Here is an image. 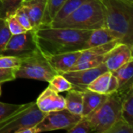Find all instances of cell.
Listing matches in <instances>:
<instances>
[{
  "mask_svg": "<svg viewBox=\"0 0 133 133\" xmlns=\"http://www.w3.org/2000/svg\"><path fill=\"white\" fill-rule=\"evenodd\" d=\"M91 31L50 26L34 30L37 48L45 57L86 48Z\"/></svg>",
  "mask_w": 133,
  "mask_h": 133,
  "instance_id": "1",
  "label": "cell"
},
{
  "mask_svg": "<svg viewBox=\"0 0 133 133\" xmlns=\"http://www.w3.org/2000/svg\"><path fill=\"white\" fill-rule=\"evenodd\" d=\"M104 27L112 31L122 43L133 46V1L100 0Z\"/></svg>",
  "mask_w": 133,
  "mask_h": 133,
  "instance_id": "2",
  "label": "cell"
},
{
  "mask_svg": "<svg viewBox=\"0 0 133 133\" xmlns=\"http://www.w3.org/2000/svg\"><path fill=\"white\" fill-rule=\"evenodd\" d=\"M50 26L93 30L104 26V12L100 0H87L62 19Z\"/></svg>",
  "mask_w": 133,
  "mask_h": 133,
  "instance_id": "3",
  "label": "cell"
},
{
  "mask_svg": "<svg viewBox=\"0 0 133 133\" xmlns=\"http://www.w3.org/2000/svg\"><path fill=\"white\" fill-rule=\"evenodd\" d=\"M85 117L90 122L94 132L106 133L122 118L121 96L117 91L109 94L105 101Z\"/></svg>",
  "mask_w": 133,
  "mask_h": 133,
  "instance_id": "4",
  "label": "cell"
},
{
  "mask_svg": "<svg viewBox=\"0 0 133 133\" xmlns=\"http://www.w3.org/2000/svg\"><path fill=\"white\" fill-rule=\"evenodd\" d=\"M58 73L52 68L48 58L40 51L20 59L16 69V77L49 82Z\"/></svg>",
  "mask_w": 133,
  "mask_h": 133,
  "instance_id": "5",
  "label": "cell"
},
{
  "mask_svg": "<svg viewBox=\"0 0 133 133\" xmlns=\"http://www.w3.org/2000/svg\"><path fill=\"white\" fill-rule=\"evenodd\" d=\"M45 115L35 102L25 104L12 116L0 122V133H16L23 129L36 126Z\"/></svg>",
  "mask_w": 133,
  "mask_h": 133,
  "instance_id": "6",
  "label": "cell"
},
{
  "mask_svg": "<svg viewBox=\"0 0 133 133\" xmlns=\"http://www.w3.org/2000/svg\"><path fill=\"white\" fill-rule=\"evenodd\" d=\"M38 50L34 30L31 29L23 34H12L1 55L21 59L33 55Z\"/></svg>",
  "mask_w": 133,
  "mask_h": 133,
  "instance_id": "7",
  "label": "cell"
},
{
  "mask_svg": "<svg viewBox=\"0 0 133 133\" xmlns=\"http://www.w3.org/2000/svg\"><path fill=\"white\" fill-rule=\"evenodd\" d=\"M81 115H75L69 111L66 108L47 113L44 118L36 125L38 133L55 130H69L77 123Z\"/></svg>",
  "mask_w": 133,
  "mask_h": 133,
  "instance_id": "8",
  "label": "cell"
},
{
  "mask_svg": "<svg viewBox=\"0 0 133 133\" xmlns=\"http://www.w3.org/2000/svg\"><path fill=\"white\" fill-rule=\"evenodd\" d=\"M108 71L104 62L100 65L86 69L68 71L61 73L72 85V89L83 92L87 90V86L95 79L101 74Z\"/></svg>",
  "mask_w": 133,
  "mask_h": 133,
  "instance_id": "9",
  "label": "cell"
},
{
  "mask_svg": "<svg viewBox=\"0 0 133 133\" xmlns=\"http://www.w3.org/2000/svg\"><path fill=\"white\" fill-rule=\"evenodd\" d=\"M133 46L125 43H119L112 48L106 55L104 64L110 72H114L133 60Z\"/></svg>",
  "mask_w": 133,
  "mask_h": 133,
  "instance_id": "10",
  "label": "cell"
},
{
  "mask_svg": "<svg viewBox=\"0 0 133 133\" xmlns=\"http://www.w3.org/2000/svg\"><path fill=\"white\" fill-rule=\"evenodd\" d=\"M35 103L37 108L45 114L65 108V97L49 87L39 95Z\"/></svg>",
  "mask_w": 133,
  "mask_h": 133,
  "instance_id": "11",
  "label": "cell"
},
{
  "mask_svg": "<svg viewBox=\"0 0 133 133\" xmlns=\"http://www.w3.org/2000/svg\"><path fill=\"white\" fill-rule=\"evenodd\" d=\"M81 54V50L53 55L46 57L58 74L69 71L77 62Z\"/></svg>",
  "mask_w": 133,
  "mask_h": 133,
  "instance_id": "12",
  "label": "cell"
},
{
  "mask_svg": "<svg viewBox=\"0 0 133 133\" xmlns=\"http://www.w3.org/2000/svg\"><path fill=\"white\" fill-rule=\"evenodd\" d=\"M46 3L47 0H27L19 5L28 16L32 29L36 30L41 26Z\"/></svg>",
  "mask_w": 133,
  "mask_h": 133,
  "instance_id": "13",
  "label": "cell"
},
{
  "mask_svg": "<svg viewBox=\"0 0 133 133\" xmlns=\"http://www.w3.org/2000/svg\"><path fill=\"white\" fill-rule=\"evenodd\" d=\"M118 82V92H122L133 87V60L129 61L117 70L112 72Z\"/></svg>",
  "mask_w": 133,
  "mask_h": 133,
  "instance_id": "14",
  "label": "cell"
},
{
  "mask_svg": "<svg viewBox=\"0 0 133 133\" xmlns=\"http://www.w3.org/2000/svg\"><path fill=\"white\" fill-rule=\"evenodd\" d=\"M83 94V104L82 117H85L90 115L94 110H95L104 101H105L109 95L106 94H99L87 89L84 90Z\"/></svg>",
  "mask_w": 133,
  "mask_h": 133,
  "instance_id": "15",
  "label": "cell"
},
{
  "mask_svg": "<svg viewBox=\"0 0 133 133\" xmlns=\"http://www.w3.org/2000/svg\"><path fill=\"white\" fill-rule=\"evenodd\" d=\"M119 43H122V41L120 40H115V41H112L104 44L84 48V49L81 50L80 56L76 63L101 57V56L106 55L112 48H114L115 45H117Z\"/></svg>",
  "mask_w": 133,
  "mask_h": 133,
  "instance_id": "16",
  "label": "cell"
},
{
  "mask_svg": "<svg viewBox=\"0 0 133 133\" xmlns=\"http://www.w3.org/2000/svg\"><path fill=\"white\" fill-rule=\"evenodd\" d=\"M115 40H119L117 36L109 29L103 26L93 30L87 41L86 48L97 45L104 44Z\"/></svg>",
  "mask_w": 133,
  "mask_h": 133,
  "instance_id": "17",
  "label": "cell"
},
{
  "mask_svg": "<svg viewBox=\"0 0 133 133\" xmlns=\"http://www.w3.org/2000/svg\"><path fill=\"white\" fill-rule=\"evenodd\" d=\"M65 100V108L72 114L81 115L83 104V94L82 91L71 89L67 91Z\"/></svg>",
  "mask_w": 133,
  "mask_h": 133,
  "instance_id": "18",
  "label": "cell"
},
{
  "mask_svg": "<svg viewBox=\"0 0 133 133\" xmlns=\"http://www.w3.org/2000/svg\"><path fill=\"white\" fill-rule=\"evenodd\" d=\"M118 93L122 99V118L133 126V87Z\"/></svg>",
  "mask_w": 133,
  "mask_h": 133,
  "instance_id": "19",
  "label": "cell"
},
{
  "mask_svg": "<svg viewBox=\"0 0 133 133\" xmlns=\"http://www.w3.org/2000/svg\"><path fill=\"white\" fill-rule=\"evenodd\" d=\"M65 2V0H47L41 26H49Z\"/></svg>",
  "mask_w": 133,
  "mask_h": 133,
  "instance_id": "20",
  "label": "cell"
},
{
  "mask_svg": "<svg viewBox=\"0 0 133 133\" xmlns=\"http://www.w3.org/2000/svg\"><path fill=\"white\" fill-rule=\"evenodd\" d=\"M111 76V72L110 71H107L101 74L87 86V89L99 94H107Z\"/></svg>",
  "mask_w": 133,
  "mask_h": 133,
  "instance_id": "21",
  "label": "cell"
},
{
  "mask_svg": "<svg viewBox=\"0 0 133 133\" xmlns=\"http://www.w3.org/2000/svg\"><path fill=\"white\" fill-rule=\"evenodd\" d=\"M86 1L87 0H65L64 5H62L61 9L58 11V12L56 14L55 17L54 18V19L52 20L51 23H56L62 19L63 18H65L66 16L71 13L73 10H75L77 7H79Z\"/></svg>",
  "mask_w": 133,
  "mask_h": 133,
  "instance_id": "22",
  "label": "cell"
},
{
  "mask_svg": "<svg viewBox=\"0 0 133 133\" xmlns=\"http://www.w3.org/2000/svg\"><path fill=\"white\" fill-rule=\"evenodd\" d=\"M48 83H49L48 87L57 93L69 91V90L72 89V83L61 74L55 75L48 82Z\"/></svg>",
  "mask_w": 133,
  "mask_h": 133,
  "instance_id": "23",
  "label": "cell"
},
{
  "mask_svg": "<svg viewBox=\"0 0 133 133\" xmlns=\"http://www.w3.org/2000/svg\"><path fill=\"white\" fill-rule=\"evenodd\" d=\"M23 0H0V17L5 19L19 6Z\"/></svg>",
  "mask_w": 133,
  "mask_h": 133,
  "instance_id": "24",
  "label": "cell"
},
{
  "mask_svg": "<svg viewBox=\"0 0 133 133\" xmlns=\"http://www.w3.org/2000/svg\"><path fill=\"white\" fill-rule=\"evenodd\" d=\"M69 133H91L94 132V128L87 117H82L71 129L67 130Z\"/></svg>",
  "mask_w": 133,
  "mask_h": 133,
  "instance_id": "25",
  "label": "cell"
},
{
  "mask_svg": "<svg viewBox=\"0 0 133 133\" xmlns=\"http://www.w3.org/2000/svg\"><path fill=\"white\" fill-rule=\"evenodd\" d=\"M23 104H12L0 102V122L5 121L19 110Z\"/></svg>",
  "mask_w": 133,
  "mask_h": 133,
  "instance_id": "26",
  "label": "cell"
},
{
  "mask_svg": "<svg viewBox=\"0 0 133 133\" xmlns=\"http://www.w3.org/2000/svg\"><path fill=\"white\" fill-rule=\"evenodd\" d=\"M12 35L5 19L0 17V55L5 48Z\"/></svg>",
  "mask_w": 133,
  "mask_h": 133,
  "instance_id": "27",
  "label": "cell"
},
{
  "mask_svg": "<svg viewBox=\"0 0 133 133\" xmlns=\"http://www.w3.org/2000/svg\"><path fill=\"white\" fill-rule=\"evenodd\" d=\"M106 133H133V126L130 125L122 118H121Z\"/></svg>",
  "mask_w": 133,
  "mask_h": 133,
  "instance_id": "28",
  "label": "cell"
},
{
  "mask_svg": "<svg viewBox=\"0 0 133 133\" xmlns=\"http://www.w3.org/2000/svg\"><path fill=\"white\" fill-rule=\"evenodd\" d=\"M8 27L11 32L12 34H23L27 31L18 21L16 17L13 13L9 15L5 18Z\"/></svg>",
  "mask_w": 133,
  "mask_h": 133,
  "instance_id": "29",
  "label": "cell"
},
{
  "mask_svg": "<svg viewBox=\"0 0 133 133\" xmlns=\"http://www.w3.org/2000/svg\"><path fill=\"white\" fill-rule=\"evenodd\" d=\"M13 14L15 15V16L16 17V19H18V21L19 22V23L26 30H31L32 29V26L30 21V19L28 17V16L26 15V13L25 12V11L23 9V8L21 6H19L13 12Z\"/></svg>",
  "mask_w": 133,
  "mask_h": 133,
  "instance_id": "30",
  "label": "cell"
},
{
  "mask_svg": "<svg viewBox=\"0 0 133 133\" xmlns=\"http://www.w3.org/2000/svg\"><path fill=\"white\" fill-rule=\"evenodd\" d=\"M20 63V58L0 55V68H14L17 69Z\"/></svg>",
  "mask_w": 133,
  "mask_h": 133,
  "instance_id": "31",
  "label": "cell"
},
{
  "mask_svg": "<svg viewBox=\"0 0 133 133\" xmlns=\"http://www.w3.org/2000/svg\"><path fill=\"white\" fill-rule=\"evenodd\" d=\"M16 69L14 68H0V83L16 79Z\"/></svg>",
  "mask_w": 133,
  "mask_h": 133,
  "instance_id": "32",
  "label": "cell"
},
{
  "mask_svg": "<svg viewBox=\"0 0 133 133\" xmlns=\"http://www.w3.org/2000/svg\"><path fill=\"white\" fill-rule=\"evenodd\" d=\"M118 82L117 78L112 74L111 72V76L110 79V82H109V86H108V89L107 91V94H111L112 93H115L118 90Z\"/></svg>",
  "mask_w": 133,
  "mask_h": 133,
  "instance_id": "33",
  "label": "cell"
},
{
  "mask_svg": "<svg viewBox=\"0 0 133 133\" xmlns=\"http://www.w3.org/2000/svg\"><path fill=\"white\" fill-rule=\"evenodd\" d=\"M16 133H38V130L37 129L36 126H34V127L23 129L21 130H19Z\"/></svg>",
  "mask_w": 133,
  "mask_h": 133,
  "instance_id": "34",
  "label": "cell"
},
{
  "mask_svg": "<svg viewBox=\"0 0 133 133\" xmlns=\"http://www.w3.org/2000/svg\"><path fill=\"white\" fill-rule=\"evenodd\" d=\"M1 94H2V90H1V83H0V96H1Z\"/></svg>",
  "mask_w": 133,
  "mask_h": 133,
  "instance_id": "35",
  "label": "cell"
},
{
  "mask_svg": "<svg viewBox=\"0 0 133 133\" xmlns=\"http://www.w3.org/2000/svg\"><path fill=\"white\" fill-rule=\"evenodd\" d=\"M23 1H27V0H23Z\"/></svg>",
  "mask_w": 133,
  "mask_h": 133,
  "instance_id": "36",
  "label": "cell"
},
{
  "mask_svg": "<svg viewBox=\"0 0 133 133\" xmlns=\"http://www.w3.org/2000/svg\"><path fill=\"white\" fill-rule=\"evenodd\" d=\"M131 1H133V0H131Z\"/></svg>",
  "mask_w": 133,
  "mask_h": 133,
  "instance_id": "37",
  "label": "cell"
}]
</instances>
